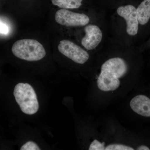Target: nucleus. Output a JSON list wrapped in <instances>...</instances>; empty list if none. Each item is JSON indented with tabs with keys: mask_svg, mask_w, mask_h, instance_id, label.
Listing matches in <instances>:
<instances>
[{
	"mask_svg": "<svg viewBox=\"0 0 150 150\" xmlns=\"http://www.w3.org/2000/svg\"><path fill=\"white\" fill-rule=\"evenodd\" d=\"M105 150H134V149L126 145L120 144H113L105 147Z\"/></svg>",
	"mask_w": 150,
	"mask_h": 150,
	"instance_id": "11",
	"label": "nucleus"
},
{
	"mask_svg": "<svg viewBox=\"0 0 150 150\" xmlns=\"http://www.w3.org/2000/svg\"><path fill=\"white\" fill-rule=\"evenodd\" d=\"M138 150H149L150 149L145 145H142L138 147L137 149Z\"/></svg>",
	"mask_w": 150,
	"mask_h": 150,
	"instance_id": "15",
	"label": "nucleus"
},
{
	"mask_svg": "<svg viewBox=\"0 0 150 150\" xmlns=\"http://www.w3.org/2000/svg\"><path fill=\"white\" fill-rule=\"evenodd\" d=\"M89 150H105V143H100L97 140H94L92 142L89 148Z\"/></svg>",
	"mask_w": 150,
	"mask_h": 150,
	"instance_id": "12",
	"label": "nucleus"
},
{
	"mask_svg": "<svg viewBox=\"0 0 150 150\" xmlns=\"http://www.w3.org/2000/svg\"><path fill=\"white\" fill-rule=\"evenodd\" d=\"M128 70L126 62L121 58L108 59L101 66L98 78V87L103 91H113L120 85L119 79L123 76Z\"/></svg>",
	"mask_w": 150,
	"mask_h": 150,
	"instance_id": "1",
	"label": "nucleus"
},
{
	"mask_svg": "<svg viewBox=\"0 0 150 150\" xmlns=\"http://www.w3.org/2000/svg\"><path fill=\"white\" fill-rule=\"evenodd\" d=\"M117 13L126 21L128 34L132 36L137 35L139 25L137 8L131 5L122 6L117 9Z\"/></svg>",
	"mask_w": 150,
	"mask_h": 150,
	"instance_id": "6",
	"label": "nucleus"
},
{
	"mask_svg": "<svg viewBox=\"0 0 150 150\" xmlns=\"http://www.w3.org/2000/svg\"><path fill=\"white\" fill-rule=\"evenodd\" d=\"M86 34L81 40V44L88 50L95 49L101 42L102 39V31L98 26L90 25L84 28Z\"/></svg>",
	"mask_w": 150,
	"mask_h": 150,
	"instance_id": "7",
	"label": "nucleus"
},
{
	"mask_svg": "<svg viewBox=\"0 0 150 150\" xmlns=\"http://www.w3.org/2000/svg\"><path fill=\"white\" fill-rule=\"evenodd\" d=\"M12 51L17 58L28 62L39 61L46 55L43 45L34 39L17 40L13 45Z\"/></svg>",
	"mask_w": 150,
	"mask_h": 150,
	"instance_id": "2",
	"label": "nucleus"
},
{
	"mask_svg": "<svg viewBox=\"0 0 150 150\" xmlns=\"http://www.w3.org/2000/svg\"><path fill=\"white\" fill-rule=\"evenodd\" d=\"M55 18L57 23L68 27L85 26L90 21L89 18L86 15L73 12L65 9L57 11Z\"/></svg>",
	"mask_w": 150,
	"mask_h": 150,
	"instance_id": "4",
	"label": "nucleus"
},
{
	"mask_svg": "<svg viewBox=\"0 0 150 150\" xmlns=\"http://www.w3.org/2000/svg\"><path fill=\"white\" fill-rule=\"evenodd\" d=\"M21 150H40V149L35 142H28L22 146Z\"/></svg>",
	"mask_w": 150,
	"mask_h": 150,
	"instance_id": "13",
	"label": "nucleus"
},
{
	"mask_svg": "<svg viewBox=\"0 0 150 150\" xmlns=\"http://www.w3.org/2000/svg\"><path fill=\"white\" fill-rule=\"evenodd\" d=\"M139 23L146 24L150 18V0H144L137 9Z\"/></svg>",
	"mask_w": 150,
	"mask_h": 150,
	"instance_id": "9",
	"label": "nucleus"
},
{
	"mask_svg": "<svg viewBox=\"0 0 150 150\" xmlns=\"http://www.w3.org/2000/svg\"><path fill=\"white\" fill-rule=\"evenodd\" d=\"M13 95L23 112L27 115H33L37 112L39 103L32 86L28 83H20L16 86Z\"/></svg>",
	"mask_w": 150,
	"mask_h": 150,
	"instance_id": "3",
	"label": "nucleus"
},
{
	"mask_svg": "<svg viewBox=\"0 0 150 150\" xmlns=\"http://www.w3.org/2000/svg\"><path fill=\"white\" fill-rule=\"evenodd\" d=\"M130 105L133 111L139 115L150 117V99L147 96L137 95L131 100Z\"/></svg>",
	"mask_w": 150,
	"mask_h": 150,
	"instance_id": "8",
	"label": "nucleus"
},
{
	"mask_svg": "<svg viewBox=\"0 0 150 150\" xmlns=\"http://www.w3.org/2000/svg\"><path fill=\"white\" fill-rule=\"evenodd\" d=\"M83 0H51L52 4L62 9H75L80 7Z\"/></svg>",
	"mask_w": 150,
	"mask_h": 150,
	"instance_id": "10",
	"label": "nucleus"
},
{
	"mask_svg": "<svg viewBox=\"0 0 150 150\" xmlns=\"http://www.w3.org/2000/svg\"><path fill=\"white\" fill-rule=\"evenodd\" d=\"M9 29L8 25L0 21V33L2 34H7L8 33Z\"/></svg>",
	"mask_w": 150,
	"mask_h": 150,
	"instance_id": "14",
	"label": "nucleus"
},
{
	"mask_svg": "<svg viewBox=\"0 0 150 150\" xmlns=\"http://www.w3.org/2000/svg\"><path fill=\"white\" fill-rule=\"evenodd\" d=\"M58 48L61 54L78 64H83L89 58L87 51L70 40H61Z\"/></svg>",
	"mask_w": 150,
	"mask_h": 150,
	"instance_id": "5",
	"label": "nucleus"
}]
</instances>
